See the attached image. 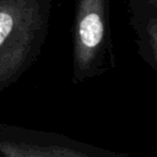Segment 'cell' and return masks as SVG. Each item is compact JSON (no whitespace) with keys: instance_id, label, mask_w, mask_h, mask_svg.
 Returning a JSON list of instances; mask_svg holds the SVG:
<instances>
[{"instance_id":"1","label":"cell","mask_w":157,"mask_h":157,"mask_svg":"<svg viewBox=\"0 0 157 157\" xmlns=\"http://www.w3.org/2000/svg\"><path fill=\"white\" fill-rule=\"evenodd\" d=\"M50 16L52 0H0V93L40 56Z\"/></svg>"},{"instance_id":"2","label":"cell","mask_w":157,"mask_h":157,"mask_svg":"<svg viewBox=\"0 0 157 157\" xmlns=\"http://www.w3.org/2000/svg\"><path fill=\"white\" fill-rule=\"evenodd\" d=\"M114 65L110 0H75L71 82L83 83L109 72Z\"/></svg>"},{"instance_id":"3","label":"cell","mask_w":157,"mask_h":157,"mask_svg":"<svg viewBox=\"0 0 157 157\" xmlns=\"http://www.w3.org/2000/svg\"><path fill=\"white\" fill-rule=\"evenodd\" d=\"M0 157H130L66 135L0 124Z\"/></svg>"},{"instance_id":"4","label":"cell","mask_w":157,"mask_h":157,"mask_svg":"<svg viewBox=\"0 0 157 157\" xmlns=\"http://www.w3.org/2000/svg\"><path fill=\"white\" fill-rule=\"evenodd\" d=\"M128 12L137 53L157 72V0H130Z\"/></svg>"}]
</instances>
